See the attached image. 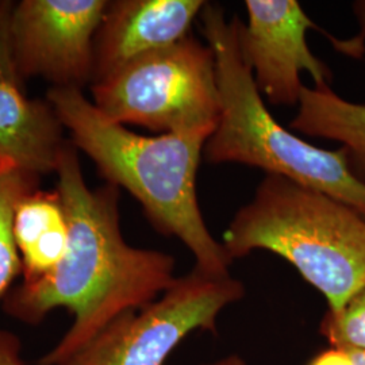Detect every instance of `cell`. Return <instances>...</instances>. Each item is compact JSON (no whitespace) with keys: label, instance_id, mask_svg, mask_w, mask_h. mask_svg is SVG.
<instances>
[{"label":"cell","instance_id":"18","mask_svg":"<svg viewBox=\"0 0 365 365\" xmlns=\"http://www.w3.org/2000/svg\"><path fill=\"white\" fill-rule=\"evenodd\" d=\"M307 365H356L349 352L344 348L331 346L324 352L317 354Z\"/></svg>","mask_w":365,"mask_h":365},{"label":"cell","instance_id":"16","mask_svg":"<svg viewBox=\"0 0 365 365\" xmlns=\"http://www.w3.org/2000/svg\"><path fill=\"white\" fill-rule=\"evenodd\" d=\"M353 11L357 18L360 31L354 37L349 39H339L331 37L330 42L333 43L337 52L345 56H351L353 58H361L365 53V0H359L353 3Z\"/></svg>","mask_w":365,"mask_h":365},{"label":"cell","instance_id":"14","mask_svg":"<svg viewBox=\"0 0 365 365\" xmlns=\"http://www.w3.org/2000/svg\"><path fill=\"white\" fill-rule=\"evenodd\" d=\"M321 334L331 346L365 351V287L339 312H327Z\"/></svg>","mask_w":365,"mask_h":365},{"label":"cell","instance_id":"10","mask_svg":"<svg viewBox=\"0 0 365 365\" xmlns=\"http://www.w3.org/2000/svg\"><path fill=\"white\" fill-rule=\"evenodd\" d=\"M54 107L29 99L22 84L0 81V161L38 176L57 172L71 143Z\"/></svg>","mask_w":365,"mask_h":365},{"label":"cell","instance_id":"21","mask_svg":"<svg viewBox=\"0 0 365 365\" xmlns=\"http://www.w3.org/2000/svg\"><path fill=\"white\" fill-rule=\"evenodd\" d=\"M7 164H9V163H3V161H0V170H1L4 165H7Z\"/></svg>","mask_w":365,"mask_h":365},{"label":"cell","instance_id":"19","mask_svg":"<svg viewBox=\"0 0 365 365\" xmlns=\"http://www.w3.org/2000/svg\"><path fill=\"white\" fill-rule=\"evenodd\" d=\"M202 365H248L244 359H241L240 356L237 354H232V356H226V357H222L220 360H215V361H211L207 364Z\"/></svg>","mask_w":365,"mask_h":365},{"label":"cell","instance_id":"17","mask_svg":"<svg viewBox=\"0 0 365 365\" xmlns=\"http://www.w3.org/2000/svg\"><path fill=\"white\" fill-rule=\"evenodd\" d=\"M0 365H25L22 344L14 333L0 327Z\"/></svg>","mask_w":365,"mask_h":365},{"label":"cell","instance_id":"5","mask_svg":"<svg viewBox=\"0 0 365 365\" xmlns=\"http://www.w3.org/2000/svg\"><path fill=\"white\" fill-rule=\"evenodd\" d=\"M92 103L119 125L167 133L215 130V56L194 36L149 53L91 86Z\"/></svg>","mask_w":365,"mask_h":365},{"label":"cell","instance_id":"3","mask_svg":"<svg viewBox=\"0 0 365 365\" xmlns=\"http://www.w3.org/2000/svg\"><path fill=\"white\" fill-rule=\"evenodd\" d=\"M200 30L215 56L220 117L205 145L210 164L238 163L321 191L365 217V184L349 168L345 150L321 149L280 125L268 111L240 43V19H226L206 3Z\"/></svg>","mask_w":365,"mask_h":365},{"label":"cell","instance_id":"11","mask_svg":"<svg viewBox=\"0 0 365 365\" xmlns=\"http://www.w3.org/2000/svg\"><path fill=\"white\" fill-rule=\"evenodd\" d=\"M14 238L22 261L24 280L53 271L68 248L69 227L58 190H36L25 196L14 215Z\"/></svg>","mask_w":365,"mask_h":365},{"label":"cell","instance_id":"15","mask_svg":"<svg viewBox=\"0 0 365 365\" xmlns=\"http://www.w3.org/2000/svg\"><path fill=\"white\" fill-rule=\"evenodd\" d=\"M13 6L11 1H0V81L10 78L24 84L15 69L10 42V15Z\"/></svg>","mask_w":365,"mask_h":365},{"label":"cell","instance_id":"13","mask_svg":"<svg viewBox=\"0 0 365 365\" xmlns=\"http://www.w3.org/2000/svg\"><path fill=\"white\" fill-rule=\"evenodd\" d=\"M41 176L7 164L0 170V300L22 274V261L14 238V215L19 202L38 190Z\"/></svg>","mask_w":365,"mask_h":365},{"label":"cell","instance_id":"1","mask_svg":"<svg viewBox=\"0 0 365 365\" xmlns=\"http://www.w3.org/2000/svg\"><path fill=\"white\" fill-rule=\"evenodd\" d=\"M56 173L69 227L66 255L49 274L24 280L3 299L4 313L27 325H38L60 307L73 315L64 337L38 365L66 363L118 317L144 309L176 280L170 253L125 241L119 188L108 182L91 188L72 143Z\"/></svg>","mask_w":365,"mask_h":365},{"label":"cell","instance_id":"8","mask_svg":"<svg viewBox=\"0 0 365 365\" xmlns=\"http://www.w3.org/2000/svg\"><path fill=\"white\" fill-rule=\"evenodd\" d=\"M247 25L240 22V43L261 93L271 105H299L307 72L315 87H330L331 71L309 48L306 34L319 30L297 0H247Z\"/></svg>","mask_w":365,"mask_h":365},{"label":"cell","instance_id":"9","mask_svg":"<svg viewBox=\"0 0 365 365\" xmlns=\"http://www.w3.org/2000/svg\"><path fill=\"white\" fill-rule=\"evenodd\" d=\"M206 3L203 0L108 1L93 42L91 86L134 60L188 37Z\"/></svg>","mask_w":365,"mask_h":365},{"label":"cell","instance_id":"4","mask_svg":"<svg viewBox=\"0 0 365 365\" xmlns=\"http://www.w3.org/2000/svg\"><path fill=\"white\" fill-rule=\"evenodd\" d=\"M232 260L268 250L287 260L339 312L365 287V217L321 191L265 175L223 233Z\"/></svg>","mask_w":365,"mask_h":365},{"label":"cell","instance_id":"6","mask_svg":"<svg viewBox=\"0 0 365 365\" xmlns=\"http://www.w3.org/2000/svg\"><path fill=\"white\" fill-rule=\"evenodd\" d=\"M244 295V284L232 274L194 267L158 299L118 317L61 365H164L188 334L215 333L220 314Z\"/></svg>","mask_w":365,"mask_h":365},{"label":"cell","instance_id":"12","mask_svg":"<svg viewBox=\"0 0 365 365\" xmlns=\"http://www.w3.org/2000/svg\"><path fill=\"white\" fill-rule=\"evenodd\" d=\"M289 129L341 144L353 175L365 184V105L342 99L330 87H303Z\"/></svg>","mask_w":365,"mask_h":365},{"label":"cell","instance_id":"20","mask_svg":"<svg viewBox=\"0 0 365 365\" xmlns=\"http://www.w3.org/2000/svg\"><path fill=\"white\" fill-rule=\"evenodd\" d=\"M346 349L351 357H352L353 361L356 365H365V351H357V349H348V348H344Z\"/></svg>","mask_w":365,"mask_h":365},{"label":"cell","instance_id":"2","mask_svg":"<svg viewBox=\"0 0 365 365\" xmlns=\"http://www.w3.org/2000/svg\"><path fill=\"white\" fill-rule=\"evenodd\" d=\"M71 143L96 165L106 182L125 188L160 235L176 237L195 257V267L230 274L232 257L211 233L197 202L196 175L214 130L141 135L106 118L78 88H51Z\"/></svg>","mask_w":365,"mask_h":365},{"label":"cell","instance_id":"7","mask_svg":"<svg viewBox=\"0 0 365 365\" xmlns=\"http://www.w3.org/2000/svg\"><path fill=\"white\" fill-rule=\"evenodd\" d=\"M106 0H22L10 15V42L19 78H43L53 88L91 84L93 42Z\"/></svg>","mask_w":365,"mask_h":365}]
</instances>
